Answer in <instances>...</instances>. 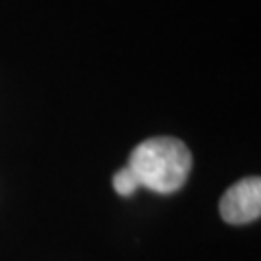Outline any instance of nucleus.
I'll use <instances>...</instances> for the list:
<instances>
[{
	"instance_id": "nucleus-1",
	"label": "nucleus",
	"mask_w": 261,
	"mask_h": 261,
	"mask_svg": "<svg viewBox=\"0 0 261 261\" xmlns=\"http://www.w3.org/2000/svg\"><path fill=\"white\" fill-rule=\"evenodd\" d=\"M192 170V152L176 137H150L137 144L128 163L120 168L111 185L120 196H133L140 187L157 194H174Z\"/></svg>"
},
{
	"instance_id": "nucleus-2",
	"label": "nucleus",
	"mask_w": 261,
	"mask_h": 261,
	"mask_svg": "<svg viewBox=\"0 0 261 261\" xmlns=\"http://www.w3.org/2000/svg\"><path fill=\"white\" fill-rule=\"evenodd\" d=\"M220 216L226 224H250L261 216V181L259 176L242 178L224 192Z\"/></svg>"
}]
</instances>
